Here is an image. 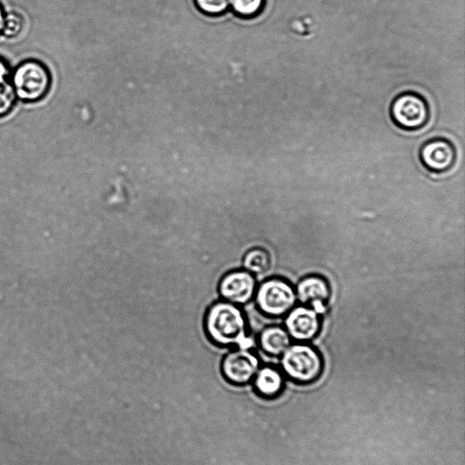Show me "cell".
I'll return each mask as SVG.
<instances>
[{
    "mask_svg": "<svg viewBox=\"0 0 465 465\" xmlns=\"http://www.w3.org/2000/svg\"><path fill=\"white\" fill-rule=\"evenodd\" d=\"M11 76L15 94L24 102H38L50 90V72L46 65L38 60L24 61L13 71Z\"/></svg>",
    "mask_w": 465,
    "mask_h": 465,
    "instance_id": "cell-4",
    "label": "cell"
},
{
    "mask_svg": "<svg viewBox=\"0 0 465 465\" xmlns=\"http://www.w3.org/2000/svg\"><path fill=\"white\" fill-rule=\"evenodd\" d=\"M298 303L312 308L323 316L331 296L329 281L320 274H309L300 279L294 286Z\"/></svg>",
    "mask_w": 465,
    "mask_h": 465,
    "instance_id": "cell-10",
    "label": "cell"
},
{
    "mask_svg": "<svg viewBox=\"0 0 465 465\" xmlns=\"http://www.w3.org/2000/svg\"><path fill=\"white\" fill-rule=\"evenodd\" d=\"M280 361L284 374L299 383L316 381L323 369L321 352L310 342L292 341Z\"/></svg>",
    "mask_w": 465,
    "mask_h": 465,
    "instance_id": "cell-2",
    "label": "cell"
},
{
    "mask_svg": "<svg viewBox=\"0 0 465 465\" xmlns=\"http://www.w3.org/2000/svg\"><path fill=\"white\" fill-rule=\"evenodd\" d=\"M419 158L423 167L430 173H443L450 171L457 160L454 144L443 137L425 141L419 150Z\"/></svg>",
    "mask_w": 465,
    "mask_h": 465,
    "instance_id": "cell-7",
    "label": "cell"
},
{
    "mask_svg": "<svg viewBox=\"0 0 465 465\" xmlns=\"http://www.w3.org/2000/svg\"><path fill=\"white\" fill-rule=\"evenodd\" d=\"M5 13L3 8V5L0 3V33L3 32L4 25H5Z\"/></svg>",
    "mask_w": 465,
    "mask_h": 465,
    "instance_id": "cell-19",
    "label": "cell"
},
{
    "mask_svg": "<svg viewBox=\"0 0 465 465\" xmlns=\"http://www.w3.org/2000/svg\"><path fill=\"white\" fill-rule=\"evenodd\" d=\"M10 74L11 72L8 64L0 58V84L6 83Z\"/></svg>",
    "mask_w": 465,
    "mask_h": 465,
    "instance_id": "cell-18",
    "label": "cell"
},
{
    "mask_svg": "<svg viewBox=\"0 0 465 465\" xmlns=\"http://www.w3.org/2000/svg\"><path fill=\"white\" fill-rule=\"evenodd\" d=\"M209 340L220 347L252 349L246 317L241 306L220 301L208 309L204 322Z\"/></svg>",
    "mask_w": 465,
    "mask_h": 465,
    "instance_id": "cell-1",
    "label": "cell"
},
{
    "mask_svg": "<svg viewBox=\"0 0 465 465\" xmlns=\"http://www.w3.org/2000/svg\"><path fill=\"white\" fill-rule=\"evenodd\" d=\"M256 277L244 269L225 273L219 282V293L223 301L242 306L253 300Z\"/></svg>",
    "mask_w": 465,
    "mask_h": 465,
    "instance_id": "cell-9",
    "label": "cell"
},
{
    "mask_svg": "<svg viewBox=\"0 0 465 465\" xmlns=\"http://www.w3.org/2000/svg\"><path fill=\"white\" fill-rule=\"evenodd\" d=\"M23 29V18L17 13H9L5 15L3 33L8 37L18 35Z\"/></svg>",
    "mask_w": 465,
    "mask_h": 465,
    "instance_id": "cell-17",
    "label": "cell"
},
{
    "mask_svg": "<svg viewBox=\"0 0 465 465\" xmlns=\"http://www.w3.org/2000/svg\"><path fill=\"white\" fill-rule=\"evenodd\" d=\"M292 342L282 325L272 324L264 327L258 335L257 343L267 355L281 356Z\"/></svg>",
    "mask_w": 465,
    "mask_h": 465,
    "instance_id": "cell-11",
    "label": "cell"
},
{
    "mask_svg": "<svg viewBox=\"0 0 465 465\" xmlns=\"http://www.w3.org/2000/svg\"><path fill=\"white\" fill-rule=\"evenodd\" d=\"M253 379L256 391L267 398L276 396L283 385L281 371L275 367L269 365L260 367Z\"/></svg>",
    "mask_w": 465,
    "mask_h": 465,
    "instance_id": "cell-12",
    "label": "cell"
},
{
    "mask_svg": "<svg viewBox=\"0 0 465 465\" xmlns=\"http://www.w3.org/2000/svg\"><path fill=\"white\" fill-rule=\"evenodd\" d=\"M266 0H230L234 13L244 18H252L261 14Z\"/></svg>",
    "mask_w": 465,
    "mask_h": 465,
    "instance_id": "cell-14",
    "label": "cell"
},
{
    "mask_svg": "<svg viewBox=\"0 0 465 465\" xmlns=\"http://www.w3.org/2000/svg\"><path fill=\"white\" fill-rule=\"evenodd\" d=\"M253 300L261 313L269 318H283L298 303L294 285L278 276L259 283Z\"/></svg>",
    "mask_w": 465,
    "mask_h": 465,
    "instance_id": "cell-3",
    "label": "cell"
},
{
    "mask_svg": "<svg viewBox=\"0 0 465 465\" xmlns=\"http://www.w3.org/2000/svg\"><path fill=\"white\" fill-rule=\"evenodd\" d=\"M199 10L207 15H220L230 5V0H194Z\"/></svg>",
    "mask_w": 465,
    "mask_h": 465,
    "instance_id": "cell-16",
    "label": "cell"
},
{
    "mask_svg": "<svg viewBox=\"0 0 465 465\" xmlns=\"http://www.w3.org/2000/svg\"><path fill=\"white\" fill-rule=\"evenodd\" d=\"M16 96L11 84H0V117L6 115L13 109Z\"/></svg>",
    "mask_w": 465,
    "mask_h": 465,
    "instance_id": "cell-15",
    "label": "cell"
},
{
    "mask_svg": "<svg viewBox=\"0 0 465 465\" xmlns=\"http://www.w3.org/2000/svg\"><path fill=\"white\" fill-rule=\"evenodd\" d=\"M322 316L312 308L297 303L283 317L282 326L292 341L310 342L321 331Z\"/></svg>",
    "mask_w": 465,
    "mask_h": 465,
    "instance_id": "cell-6",
    "label": "cell"
},
{
    "mask_svg": "<svg viewBox=\"0 0 465 465\" xmlns=\"http://www.w3.org/2000/svg\"><path fill=\"white\" fill-rule=\"evenodd\" d=\"M270 253L262 248H252L247 251L242 259V269L254 276L267 272L271 268Z\"/></svg>",
    "mask_w": 465,
    "mask_h": 465,
    "instance_id": "cell-13",
    "label": "cell"
},
{
    "mask_svg": "<svg viewBox=\"0 0 465 465\" xmlns=\"http://www.w3.org/2000/svg\"><path fill=\"white\" fill-rule=\"evenodd\" d=\"M259 368V358L252 349L236 348L229 351L222 361L223 377L236 385H243L251 381Z\"/></svg>",
    "mask_w": 465,
    "mask_h": 465,
    "instance_id": "cell-8",
    "label": "cell"
},
{
    "mask_svg": "<svg viewBox=\"0 0 465 465\" xmlns=\"http://www.w3.org/2000/svg\"><path fill=\"white\" fill-rule=\"evenodd\" d=\"M392 123L405 131L423 128L430 116L428 101L419 93L406 91L396 95L390 105Z\"/></svg>",
    "mask_w": 465,
    "mask_h": 465,
    "instance_id": "cell-5",
    "label": "cell"
}]
</instances>
